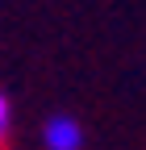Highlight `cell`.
<instances>
[{"label": "cell", "mask_w": 146, "mask_h": 150, "mask_svg": "<svg viewBox=\"0 0 146 150\" xmlns=\"http://www.w3.org/2000/svg\"><path fill=\"white\" fill-rule=\"evenodd\" d=\"M42 146H46V150H79V146H84V129H79V121L67 117V112L46 117V125H42Z\"/></svg>", "instance_id": "obj_1"}, {"label": "cell", "mask_w": 146, "mask_h": 150, "mask_svg": "<svg viewBox=\"0 0 146 150\" xmlns=\"http://www.w3.org/2000/svg\"><path fill=\"white\" fill-rule=\"evenodd\" d=\"M9 125H13V112H9V96L0 92V142L9 138Z\"/></svg>", "instance_id": "obj_2"}]
</instances>
